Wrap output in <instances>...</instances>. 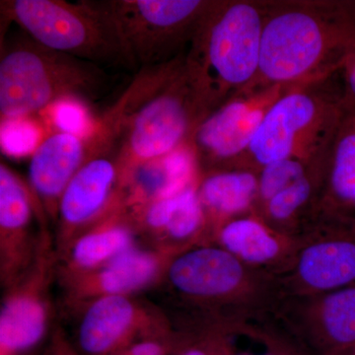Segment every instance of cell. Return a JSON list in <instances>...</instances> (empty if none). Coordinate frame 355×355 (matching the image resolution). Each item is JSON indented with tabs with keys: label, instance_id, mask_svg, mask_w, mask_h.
Wrapping results in <instances>:
<instances>
[{
	"label": "cell",
	"instance_id": "7402d4cb",
	"mask_svg": "<svg viewBox=\"0 0 355 355\" xmlns=\"http://www.w3.org/2000/svg\"><path fill=\"white\" fill-rule=\"evenodd\" d=\"M132 244L133 235L128 226L108 223L77 239L71 260L81 270L101 268L132 248Z\"/></svg>",
	"mask_w": 355,
	"mask_h": 355
},
{
	"label": "cell",
	"instance_id": "ba28073f",
	"mask_svg": "<svg viewBox=\"0 0 355 355\" xmlns=\"http://www.w3.org/2000/svg\"><path fill=\"white\" fill-rule=\"evenodd\" d=\"M133 67L182 57L214 0H103Z\"/></svg>",
	"mask_w": 355,
	"mask_h": 355
},
{
	"label": "cell",
	"instance_id": "4fadbf2b",
	"mask_svg": "<svg viewBox=\"0 0 355 355\" xmlns=\"http://www.w3.org/2000/svg\"><path fill=\"white\" fill-rule=\"evenodd\" d=\"M214 237L243 263L279 277L289 272L301 245V236L280 232L254 214L226 222Z\"/></svg>",
	"mask_w": 355,
	"mask_h": 355
},
{
	"label": "cell",
	"instance_id": "ffe728a7",
	"mask_svg": "<svg viewBox=\"0 0 355 355\" xmlns=\"http://www.w3.org/2000/svg\"><path fill=\"white\" fill-rule=\"evenodd\" d=\"M162 268L158 254L130 248L101 266L84 282L83 288L91 293L127 296L144 288L157 277Z\"/></svg>",
	"mask_w": 355,
	"mask_h": 355
},
{
	"label": "cell",
	"instance_id": "44dd1931",
	"mask_svg": "<svg viewBox=\"0 0 355 355\" xmlns=\"http://www.w3.org/2000/svg\"><path fill=\"white\" fill-rule=\"evenodd\" d=\"M198 181L181 193L161 198L159 202L161 232L173 241H191L209 231L207 216L198 198Z\"/></svg>",
	"mask_w": 355,
	"mask_h": 355
},
{
	"label": "cell",
	"instance_id": "277c9868",
	"mask_svg": "<svg viewBox=\"0 0 355 355\" xmlns=\"http://www.w3.org/2000/svg\"><path fill=\"white\" fill-rule=\"evenodd\" d=\"M111 84L100 65L46 48L25 32L1 44V121L29 118L69 98L96 101Z\"/></svg>",
	"mask_w": 355,
	"mask_h": 355
},
{
	"label": "cell",
	"instance_id": "6da1fadb",
	"mask_svg": "<svg viewBox=\"0 0 355 355\" xmlns=\"http://www.w3.org/2000/svg\"><path fill=\"white\" fill-rule=\"evenodd\" d=\"M354 55L355 0H268L260 67L244 91L323 80Z\"/></svg>",
	"mask_w": 355,
	"mask_h": 355
},
{
	"label": "cell",
	"instance_id": "8fae6325",
	"mask_svg": "<svg viewBox=\"0 0 355 355\" xmlns=\"http://www.w3.org/2000/svg\"><path fill=\"white\" fill-rule=\"evenodd\" d=\"M273 319L287 335L318 355L355 347V284L280 301Z\"/></svg>",
	"mask_w": 355,
	"mask_h": 355
},
{
	"label": "cell",
	"instance_id": "f1b7e54d",
	"mask_svg": "<svg viewBox=\"0 0 355 355\" xmlns=\"http://www.w3.org/2000/svg\"><path fill=\"white\" fill-rule=\"evenodd\" d=\"M340 74L343 76L345 97L355 109V55L347 62Z\"/></svg>",
	"mask_w": 355,
	"mask_h": 355
},
{
	"label": "cell",
	"instance_id": "cb8c5ba5",
	"mask_svg": "<svg viewBox=\"0 0 355 355\" xmlns=\"http://www.w3.org/2000/svg\"><path fill=\"white\" fill-rule=\"evenodd\" d=\"M318 163L309 164L304 161L287 159V160L270 163V164L261 168L260 172L258 173L259 189L256 209L268 202L280 191L291 186L300 178L305 176L311 167Z\"/></svg>",
	"mask_w": 355,
	"mask_h": 355
},
{
	"label": "cell",
	"instance_id": "7c38bea8",
	"mask_svg": "<svg viewBox=\"0 0 355 355\" xmlns=\"http://www.w3.org/2000/svg\"><path fill=\"white\" fill-rule=\"evenodd\" d=\"M85 139L87 156L58 202V216L67 230L83 227L103 216L121 188L118 146L101 137Z\"/></svg>",
	"mask_w": 355,
	"mask_h": 355
},
{
	"label": "cell",
	"instance_id": "30bf717a",
	"mask_svg": "<svg viewBox=\"0 0 355 355\" xmlns=\"http://www.w3.org/2000/svg\"><path fill=\"white\" fill-rule=\"evenodd\" d=\"M295 86L275 85L244 91L207 116L196 128L191 140L200 175L235 169L266 114Z\"/></svg>",
	"mask_w": 355,
	"mask_h": 355
},
{
	"label": "cell",
	"instance_id": "e0dca14e",
	"mask_svg": "<svg viewBox=\"0 0 355 355\" xmlns=\"http://www.w3.org/2000/svg\"><path fill=\"white\" fill-rule=\"evenodd\" d=\"M317 209L355 221V109L350 104L331 148Z\"/></svg>",
	"mask_w": 355,
	"mask_h": 355
},
{
	"label": "cell",
	"instance_id": "603a6c76",
	"mask_svg": "<svg viewBox=\"0 0 355 355\" xmlns=\"http://www.w3.org/2000/svg\"><path fill=\"white\" fill-rule=\"evenodd\" d=\"M32 197L27 187L3 162L0 164V230L2 245L22 237L31 220Z\"/></svg>",
	"mask_w": 355,
	"mask_h": 355
},
{
	"label": "cell",
	"instance_id": "2e32d148",
	"mask_svg": "<svg viewBox=\"0 0 355 355\" xmlns=\"http://www.w3.org/2000/svg\"><path fill=\"white\" fill-rule=\"evenodd\" d=\"M139 309L127 296H101L84 314L79 345L91 355L116 354L139 329Z\"/></svg>",
	"mask_w": 355,
	"mask_h": 355
},
{
	"label": "cell",
	"instance_id": "ac0fdd59",
	"mask_svg": "<svg viewBox=\"0 0 355 355\" xmlns=\"http://www.w3.org/2000/svg\"><path fill=\"white\" fill-rule=\"evenodd\" d=\"M328 160L312 166L305 176L257 207L254 214L280 232L300 236L319 205Z\"/></svg>",
	"mask_w": 355,
	"mask_h": 355
},
{
	"label": "cell",
	"instance_id": "5bb4252c",
	"mask_svg": "<svg viewBox=\"0 0 355 355\" xmlns=\"http://www.w3.org/2000/svg\"><path fill=\"white\" fill-rule=\"evenodd\" d=\"M87 153L85 139L57 132L43 139L33 153L29 165L30 184L50 211H58L65 188L80 169Z\"/></svg>",
	"mask_w": 355,
	"mask_h": 355
},
{
	"label": "cell",
	"instance_id": "52a82bcc",
	"mask_svg": "<svg viewBox=\"0 0 355 355\" xmlns=\"http://www.w3.org/2000/svg\"><path fill=\"white\" fill-rule=\"evenodd\" d=\"M2 19L46 48L103 67L132 69L118 30L100 1L2 0Z\"/></svg>",
	"mask_w": 355,
	"mask_h": 355
},
{
	"label": "cell",
	"instance_id": "4316f807",
	"mask_svg": "<svg viewBox=\"0 0 355 355\" xmlns=\"http://www.w3.org/2000/svg\"><path fill=\"white\" fill-rule=\"evenodd\" d=\"M233 350L225 336L217 338L207 345L188 347L181 355H232Z\"/></svg>",
	"mask_w": 355,
	"mask_h": 355
},
{
	"label": "cell",
	"instance_id": "83f0119b",
	"mask_svg": "<svg viewBox=\"0 0 355 355\" xmlns=\"http://www.w3.org/2000/svg\"><path fill=\"white\" fill-rule=\"evenodd\" d=\"M166 347L157 340H142L125 347L113 355H165Z\"/></svg>",
	"mask_w": 355,
	"mask_h": 355
},
{
	"label": "cell",
	"instance_id": "9a60e30c",
	"mask_svg": "<svg viewBox=\"0 0 355 355\" xmlns=\"http://www.w3.org/2000/svg\"><path fill=\"white\" fill-rule=\"evenodd\" d=\"M258 173L232 169L200 175L198 193L212 234L229 220L254 214L258 198Z\"/></svg>",
	"mask_w": 355,
	"mask_h": 355
},
{
	"label": "cell",
	"instance_id": "1f68e13d",
	"mask_svg": "<svg viewBox=\"0 0 355 355\" xmlns=\"http://www.w3.org/2000/svg\"><path fill=\"white\" fill-rule=\"evenodd\" d=\"M324 355H355V347L349 349L340 350V352H331Z\"/></svg>",
	"mask_w": 355,
	"mask_h": 355
},
{
	"label": "cell",
	"instance_id": "484cf974",
	"mask_svg": "<svg viewBox=\"0 0 355 355\" xmlns=\"http://www.w3.org/2000/svg\"><path fill=\"white\" fill-rule=\"evenodd\" d=\"M86 103L80 100H60L50 107L51 121L58 132L71 133L78 137H87L94 130L95 123L91 121Z\"/></svg>",
	"mask_w": 355,
	"mask_h": 355
},
{
	"label": "cell",
	"instance_id": "d6986e66",
	"mask_svg": "<svg viewBox=\"0 0 355 355\" xmlns=\"http://www.w3.org/2000/svg\"><path fill=\"white\" fill-rule=\"evenodd\" d=\"M48 313L44 301L31 291L7 299L0 314V352L19 355L36 347L46 333Z\"/></svg>",
	"mask_w": 355,
	"mask_h": 355
},
{
	"label": "cell",
	"instance_id": "8992f818",
	"mask_svg": "<svg viewBox=\"0 0 355 355\" xmlns=\"http://www.w3.org/2000/svg\"><path fill=\"white\" fill-rule=\"evenodd\" d=\"M168 279L180 294L218 309L224 324L263 321L284 299L279 277L243 263L220 246H198L177 254Z\"/></svg>",
	"mask_w": 355,
	"mask_h": 355
},
{
	"label": "cell",
	"instance_id": "4dcf8cb0",
	"mask_svg": "<svg viewBox=\"0 0 355 355\" xmlns=\"http://www.w3.org/2000/svg\"><path fill=\"white\" fill-rule=\"evenodd\" d=\"M282 355H301L296 354V352H293V349H291V347H288V342L286 340V338H284V342H282Z\"/></svg>",
	"mask_w": 355,
	"mask_h": 355
},
{
	"label": "cell",
	"instance_id": "9c48e42d",
	"mask_svg": "<svg viewBox=\"0 0 355 355\" xmlns=\"http://www.w3.org/2000/svg\"><path fill=\"white\" fill-rule=\"evenodd\" d=\"M289 272L279 277L284 297L316 295L355 284V221L315 210L301 232Z\"/></svg>",
	"mask_w": 355,
	"mask_h": 355
},
{
	"label": "cell",
	"instance_id": "d4e9b609",
	"mask_svg": "<svg viewBox=\"0 0 355 355\" xmlns=\"http://www.w3.org/2000/svg\"><path fill=\"white\" fill-rule=\"evenodd\" d=\"M42 141L39 125L29 118L1 121V148L8 155L33 154Z\"/></svg>",
	"mask_w": 355,
	"mask_h": 355
},
{
	"label": "cell",
	"instance_id": "5b68a950",
	"mask_svg": "<svg viewBox=\"0 0 355 355\" xmlns=\"http://www.w3.org/2000/svg\"><path fill=\"white\" fill-rule=\"evenodd\" d=\"M340 73L299 84L280 97L235 169L259 173L270 163L287 159L309 164L327 160L349 106L343 87L336 84Z\"/></svg>",
	"mask_w": 355,
	"mask_h": 355
},
{
	"label": "cell",
	"instance_id": "7a4b0ae2",
	"mask_svg": "<svg viewBox=\"0 0 355 355\" xmlns=\"http://www.w3.org/2000/svg\"><path fill=\"white\" fill-rule=\"evenodd\" d=\"M184 57L186 53L169 64L140 70L103 116L116 137L121 178L135 166L191 144L202 123Z\"/></svg>",
	"mask_w": 355,
	"mask_h": 355
},
{
	"label": "cell",
	"instance_id": "f546056e",
	"mask_svg": "<svg viewBox=\"0 0 355 355\" xmlns=\"http://www.w3.org/2000/svg\"><path fill=\"white\" fill-rule=\"evenodd\" d=\"M282 334L280 333L277 329L272 327V324H268L266 326V338H268V349L266 354L260 355H282ZM232 355H256L250 354H235L233 352Z\"/></svg>",
	"mask_w": 355,
	"mask_h": 355
},
{
	"label": "cell",
	"instance_id": "3957f363",
	"mask_svg": "<svg viewBox=\"0 0 355 355\" xmlns=\"http://www.w3.org/2000/svg\"><path fill=\"white\" fill-rule=\"evenodd\" d=\"M268 0H214L184 57L202 121L246 90L260 67Z\"/></svg>",
	"mask_w": 355,
	"mask_h": 355
}]
</instances>
